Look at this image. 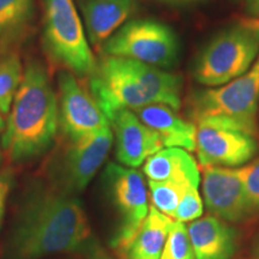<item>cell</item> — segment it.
Here are the masks:
<instances>
[{
  "label": "cell",
  "instance_id": "cell-1",
  "mask_svg": "<svg viewBox=\"0 0 259 259\" xmlns=\"http://www.w3.org/2000/svg\"><path fill=\"white\" fill-rule=\"evenodd\" d=\"M65 254L111 259L94 238L76 196L59 192L45 179L29 180L12 205L0 259H44Z\"/></svg>",
  "mask_w": 259,
  "mask_h": 259
},
{
  "label": "cell",
  "instance_id": "cell-2",
  "mask_svg": "<svg viewBox=\"0 0 259 259\" xmlns=\"http://www.w3.org/2000/svg\"><path fill=\"white\" fill-rule=\"evenodd\" d=\"M183 88L180 74L119 57L103 56L89 76V92L108 120L121 109L154 103L179 111Z\"/></svg>",
  "mask_w": 259,
  "mask_h": 259
},
{
  "label": "cell",
  "instance_id": "cell-3",
  "mask_svg": "<svg viewBox=\"0 0 259 259\" xmlns=\"http://www.w3.org/2000/svg\"><path fill=\"white\" fill-rule=\"evenodd\" d=\"M58 127V100L50 76L40 61H30L9 112L3 151L14 163L36 160L53 145Z\"/></svg>",
  "mask_w": 259,
  "mask_h": 259
},
{
  "label": "cell",
  "instance_id": "cell-4",
  "mask_svg": "<svg viewBox=\"0 0 259 259\" xmlns=\"http://www.w3.org/2000/svg\"><path fill=\"white\" fill-rule=\"evenodd\" d=\"M259 57L251 69L225 85L197 90L190 97L189 118L198 124L236 130L259 138Z\"/></svg>",
  "mask_w": 259,
  "mask_h": 259
},
{
  "label": "cell",
  "instance_id": "cell-5",
  "mask_svg": "<svg viewBox=\"0 0 259 259\" xmlns=\"http://www.w3.org/2000/svg\"><path fill=\"white\" fill-rule=\"evenodd\" d=\"M258 57L259 19H241L202 48L193 61L192 76L202 85L216 88L247 72Z\"/></svg>",
  "mask_w": 259,
  "mask_h": 259
},
{
  "label": "cell",
  "instance_id": "cell-6",
  "mask_svg": "<svg viewBox=\"0 0 259 259\" xmlns=\"http://www.w3.org/2000/svg\"><path fill=\"white\" fill-rule=\"evenodd\" d=\"M112 144L111 125L82 138L65 139L48 158L44 179L59 192L77 197L103 164Z\"/></svg>",
  "mask_w": 259,
  "mask_h": 259
},
{
  "label": "cell",
  "instance_id": "cell-7",
  "mask_svg": "<svg viewBox=\"0 0 259 259\" xmlns=\"http://www.w3.org/2000/svg\"><path fill=\"white\" fill-rule=\"evenodd\" d=\"M44 45L48 56L71 73L90 76L96 60L72 0H45Z\"/></svg>",
  "mask_w": 259,
  "mask_h": 259
},
{
  "label": "cell",
  "instance_id": "cell-8",
  "mask_svg": "<svg viewBox=\"0 0 259 259\" xmlns=\"http://www.w3.org/2000/svg\"><path fill=\"white\" fill-rule=\"evenodd\" d=\"M103 56L126 58L169 70L178 64L179 38L169 25L156 19H132L102 45Z\"/></svg>",
  "mask_w": 259,
  "mask_h": 259
},
{
  "label": "cell",
  "instance_id": "cell-9",
  "mask_svg": "<svg viewBox=\"0 0 259 259\" xmlns=\"http://www.w3.org/2000/svg\"><path fill=\"white\" fill-rule=\"evenodd\" d=\"M105 181L119 220L112 246L120 253L147 218L148 191L143 174L121 164L109 163L105 170Z\"/></svg>",
  "mask_w": 259,
  "mask_h": 259
},
{
  "label": "cell",
  "instance_id": "cell-10",
  "mask_svg": "<svg viewBox=\"0 0 259 259\" xmlns=\"http://www.w3.org/2000/svg\"><path fill=\"white\" fill-rule=\"evenodd\" d=\"M58 87V124L65 139L82 138L111 125L92 93L80 85L73 73L60 72Z\"/></svg>",
  "mask_w": 259,
  "mask_h": 259
},
{
  "label": "cell",
  "instance_id": "cell-11",
  "mask_svg": "<svg viewBox=\"0 0 259 259\" xmlns=\"http://www.w3.org/2000/svg\"><path fill=\"white\" fill-rule=\"evenodd\" d=\"M258 139L236 130L211 124H198L194 151L199 168L244 166L258 153Z\"/></svg>",
  "mask_w": 259,
  "mask_h": 259
},
{
  "label": "cell",
  "instance_id": "cell-12",
  "mask_svg": "<svg viewBox=\"0 0 259 259\" xmlns=\"http://www.w3.org/2000/svg\"><path fill=\"white\" fill-rule=\"evenodd\" d=\"M200 169L204 202L212 216L228 223H239L251 218L245 193L244 166H208Z\"/></svg>",
  "mask_w": 259,
  "mask_h": 259
},
{
  "label": "cell",
  "instance_id": "cell-13",
  "mask_svg": "<svg viewBox=\"0 0 259 259\" xmlns=\"http://www.w3.org/2000/svg\"><path fill=\"white\" fill-rule=\"evenodd\" d=\"M115 137V154L122 166L136 168L163 149L160 136L148 127L131 109H121L109 118Z\"/></svg>",
  "mask_w": 259,
  "mask_h": 259
},
{
  "label": "cell",
  "instance_id": "cell-14",
  "mask_svg": "<svg viewBox=\"0 0 259 259\" xmlns=\"http://www.w3.org/2000/svg\"><path fill=\"white\" fill-rule=\"evenodd\" d=\"M148 127L160 136L163 147L196 150L197 125L169 106L154 103L134 111Z\"/></svg>",
  "mask_w": 259,
  "mask_h": 259
},
{
  "label": "cell",
  "instance_id": "cell-15",
  "mask_svg": "<svg viewBox=\"0 0 259 259\" xmlns=\"http://www.w3.org/2000/svg\"><path fill=\"white\" fill-rule=\"evenodd\" d=\"M136 8V0H80L90 44L101 47L131 17Z\"/></svg>",
  "mask_w": 259,
  "mask_h": 259
},
{
  "label": "cell",
  "instance_id": "cell-16",
  "mask_svg": "<svg viewBox=\"0 0 259 259\" xmlns=\"http://www.w3.org/2000/svg\"><path fill=\"white\" fill-rule=\"evenodd\" d=\"M196 259H231L238 246V233L228 222L209 215L187 226Z\"/></svg>",
  "mask_w": 259,
  "mask_h": 259
},
{
  "label": "cell",
  "instance_id": "cell-17",
  "mask_svg": "<svg viewBox=\"0 0 259 259\" xmlns=\"http://www.w3.org/2000/svg\"><path fill=\"white\" fill-rule=\"evenodd\" d=\"M143 173L148 180L178 181L199 186L200 168L190 154L181 148H163L144 162Z\"/></svg>",
  "mask_w": 259,
  "mask_h": 259
},
{
  "label": "cell",
  "instance_id": "cell-18",
  "mask_svg": "<svg viewBox=\"0 0 259 259\" xmlns=\"http://www.w3.org/2000/svg\"><path fill=\"white\" fill-rule=\"evenodd\" d=\"M173 225V219L150 205L142 226L119 254L122 259H160Z\"/></svg>",
  "mask_w": 259,
  "mask_h": 259
},
{
  "label": "cell",
  "instance_id": "cell-19",
  "mask_svg": "<svg viewBox=\"0 0 259 259\" xmlns=\"http://www.w3.org/2000/svg\"><path fill=\"white\" fill-rule=\"evenodd\" d=\"M34 14V0H0V47L17 40Z\"/></svg>",
  "mask_w": 259,
  "mask_h": 259
},
{
  "label": "cell",
  "instance_id": "cell-20",
  "mask_svg": "<svg viewBox=\"0 0 259 259\" xmlns=\"http://www.w3.org/2000/svg\"><path fill=\"white\" fill-rule=\"evenodd\" d=\"M24 70L16 54L0 57V113L8 114L23 79Z\"/></svg>",
  "mask_w": 259,
  "mask_h": 259
},
{
  "label": "cell",
  "instance_id": "cell-21",
  "mask_svg": "<svg viewBox=\"0 0 259 259\" xmlns=\"http://www.w3.org/2000/svg\"><path fill=\"white\" fill-rule=\"evenodd\" d=\"M149 193H150L151 205L158 211L173 219L174 212L179 205L181 198L190 186L185 183L178 181H154L148 180Z\"/></svg>",
  "mask_w": 259,
  "mask_h": 259
},
{
  "label": "cell",
  "instance_id": "cell-22",
  "mask_svg": "<svg viewBox=\"0 0 259 259\" xmlns=\"http://www.w3.org/2000/svg\"><path fill=\"white\" fill-rule=\"evenodd\" d=\"M160 259H196L185 223L174 221Z\"/></svg>",
  "mask_w": 259,
  "mask_h": 259
},
{
  "label": "cell",
  "instance_id": "cell-23",
  "mask_svg": "<svg viewBox=\"0 0 259 259\" xmlns=\"http://www.w3.org/2000/svg\"><path fill=\"white\" fill-rule=\"evenodd\" d=\"M203 200L199 194L198 186H190L181 198L173 215V220L181 223L196 221L203 215Z\"/></svg>",
  "mask_w": 259,
  "mask_h": 259
},
{
  "label": "cell",
  "instance_id": "cell-24",
  "mask_svg": "<svg viewBox=\"0 0 259 259\" xmlns=\"http://www.w3.org/2000/svg\"><path fill=\"white\" fill-rule=\"evenodd\" d=\"M245 193L250 216L259 213V157L244 166Z\"/></svg>",
  "mask_w": 259,
  "mask_h": 259
},
{
  "label": "cell",
  "instance_id": "cell-25",
  "mask_svg": "<svg viewBox=\"0 0 259 259\" xmlns=\"http://www.w3.org/2000/svg\"><path fill=\"white\" fill-rule=\"evenodd\" d=\"M14 173L9 167L0 170V229L4 223L6 203H8V197L14 186Z\"/></svg>",
  "mask_w": 259,
  "mask_h": 259
},
{
  "label": "cell",
  "instance_id": "cell-26",
  "mask_svg": "<svg viewBox=\"0 0 259 259\" xmlns=\"http://www.w3.org/2000/svg\"><path fill=\"white\" fill-rule=\"evenodd\" d=\"M245 2L248 14L252 16V18L259 19V0H245Z\"/></svg>",
  "mask_w": 259,
  "mask_h": 259
},
{
  "label": "cell",
  "instance_id": "cell-27",
  "mask_svg": "<svg viewBox=\"0 0 259 259\" xmlns=\"http://www.w3.org/2000/svg\"><path fill=\"white\" fill-rule=\"evenodd\" d=\"M158 3H162V4L170 5V6H185V5H191L196 4V3L202 2V0H156Z\"/></svg>",
  "mask_w": 259,
  "mask_h": 259
},
{
  "label": "cell",
  "instance_id": "cell-28",
  "mask_svg": "<svg viewBox=\"0 0 259 259\" xmlns=\"http://www.w3.org/2000/svg\"><path fill=\"white\" fill-rule=\"evenodd\" d=\"M5 131V122H4V118H3V114L0 113V166H2L3 162V147H2V137L3 134Z\"/></svg>",
  "mask_w": 259,
  "mask_h": 259
},
{
  "label": "cell",
  "instance_id": "cell-29",
  "mask_svg": "<svg viewBox=\"0 0 259 259\" xmlns=\"http://www.w3.org/2000/svg\"><path fill=\"white\" fill-rule=\"evenodd\" d=\"M251 259H259V236H258L257 240L254 241L253 247H252Z\"/></svg>",
  "mask_w": 259,
  "mask_h": 259
},
{
  "label": "cell",
  "instance_id": "cell-30",
  "mask_svg": "<svg viewBox=\"0 0 259 259\" xmlns=\"http://www.w3.org/2000/svg\"><path fill=\"white\" fill-rule=\"evenodd\" d=\"M56 259V258H54ZM58 259H82L80 257H77V255H59V258Z\"/></svg>",
  "mask_w": 259,
  "mask_h": 259
}]
</instances>
